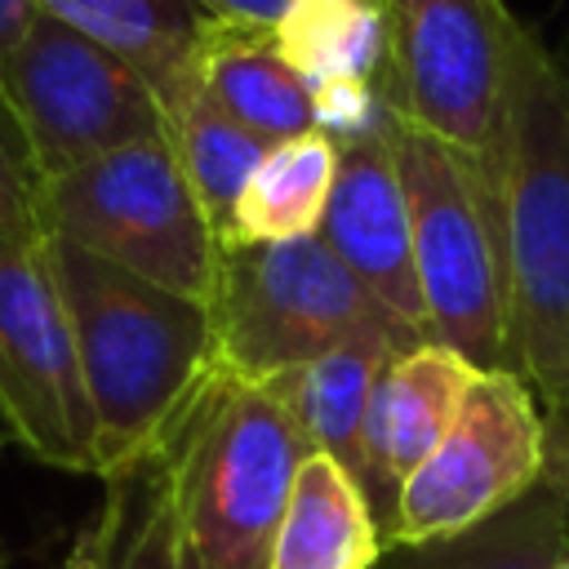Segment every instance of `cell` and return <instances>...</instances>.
<instances>
[{
  "label": "cell",
  "instance_id": "6da1fadb",
  "mask_svg": "<svg viewBox=\"0 0 569 569\" xmlns=\"http://www.w3.org/2000/svg\"><path fill=\"white\" fill-rule=\"evenodd\" d=\"M44 240L93 413V476L107 480L147 462L218 369L213 316L209 302Z\"/></svg>",
  "mask_w": 569,
  "mask_h": 569
},
{
  "label": "cell",
  "instance_id": "7a4b0ae2",
  "mask_svg": "<svg viewBox=\"0 0 569 569\" xmlns=\"http://www.w3.org/2000/svg\"><path fill=\"white\" fill-rule=\"evenodd\" d=\"M511 373L547 409L569 391V67L516 27L493 151Z\"/></svg>",
  "mask_w": 569,
  "mask_h": 569
},
{
  "label": "cell",
  "instance_id": "3957f363",
  "mask_svg": "<svg viewBox=\"0 0 569 569\" xmlns=\"http://www.w3.org/2000/svg\"><path fill=\"white\" fill-rule=\"evenodd\" d=\"M307 440L262 387L213 369L151 453L178 569H267Z\"/></svg>",
  "mask_w": 569,
  "mask_h": 569
},
{
  "label": "cell",
  "instance_id": "277c9868",
  "mask_svg": "<svg viewBox=\"0 0 569 569\" xmlns=\"http://www.w3.org/2000/svg\"><path fill=\"white\" fill-rule=\"evenodd\" d=\"M209 316L218 369L244 382H271L365 338L418 347V338L369 298L320 236L222 244Z\"/></svg>",
  "mask_w": 569,
  "mask_h": 569
},
{
  "label": "cell",
  "instance_id": "5b68a950",
  "mask_svg": "<svg viewBox=\"0 0 569 569\" xmlns=\"http://www.w3.org/2000/svg\"><path fill=\"white\" fill-rule=\"evenodd\" d=\"M391 151L413 218V271L427 338L476 369H511L507 271L493 187L476 160L396 116Z\"/></svg>",
  "mask_w": 569,
  "mask_h": 569
},
{
  "label": "cell",
  "instance_id": "8992f818",
  "mask_svg": "<svg viewBox=\"0 0 569 569\" xmlns=\"http://www.w3.org/2000/svg\"><path fill=\"white\" fill-rule=\"evenodd\" d=\"M40 231L196 302L213 298L222 240L169 138L133 142L44 178Z\"/></svg>",
  "mask_w": 569,
  "mask_h": 569
},
{
  "label": "cell",
  "instance_id": "52a82bcc",
  "mask_svg": "<svg viewBox=\"0 0 569 569\" xmlns=\"http://www.w3.org/2000/svg\"><path fill=\"white\" fill-rule=\"evenodd\" d=\"M387 27L382 89L396 116L467 160L493 187L516 18L502 0H378Z\"/></svg>",
  "mask_w": 569,
  "mask_h": 569
},
{
  "label": "cell",
  "instance_id": "ba28073f",
  "mask_svg": "<svg viewBox=\"0 0 569 569\" xmlns=\"http://www.w3.org/2000/svg\"><path fill=\"white\" fill-rule=\"evenodd\" d=\"M547 471V418L511 369H480L458 418L400 485L387 542H436L520 502Z\"/></svg>",
  "mask_w": 569,
  "mask_h": 569
},
{
  "label": "cell",
  "instance_id": "9c48e42d",
  "mask_svg": "<svg viewBox=\"0 0 569 569\" xmlns=\"http://www.w3.org/2000/svg\"><path fill=\"white\" fill-rule=\"evenodd\" d=\"M0 418L31 458L93 471V413L44 231H0Z\"/></svg>",
  "mask_w": 569,
  "mask_h": 569
},
{
  "label": "cell",
  "instance_id": "30bf717a",
  "mask_svg": "<svg viewBox=\"0 0 569 569\" xmlns=\"http://www.w3.org/2000/svg\"><path fill=\"white\" fill-rule=\"evenodd\" d=\"M0 80L22 116L40 173H67L133 142L164 138L156 89L111 49L40 9Z\"/></svg>",
  "mask_w": 569,
  "mask_h": 569
},
{
  "label": "cell",
  "instance_id": "8fae6325",
  "mask_svg": "<svg viewBox=\"0 0 569 569\" xmlns=\"http://www.w3.org/2000/svg\"><path fill=\"white\" fill-rule=\"evenodd\" d=\"M391 129L369 142L338 147V178L320 222V240L382 311H391L418 342H431L413 271V218L391 151Z\"/></svg>",
  "mask_w": 569,
  "mask_h": 569
},
{
  "label": "cell",
  "instance_id": "7c38bea8",
  "mask_svg": "<svg viewBox=\"0 0 569 569\" xmlns=\"http://www.w3.org/2000/svg\"><path fill=\"white\" fill-rule=\"evenodd\" d=\"M476 373L480 369L471 360L440 342L405 347L378 373L360 431V489L382 525V538L391 529L400 485L445 440Z\"/></svg>",
  "mask_w": 569,
  "mask_h": 569
},
{
  "label": "cell",
  "instance_id": "4fadbf2b",
  "mask_svg": "<svg viewBox=\"0 0 569 569\" xmlns=\"http://www.w3.org/2000/svg\"><path fill=\"white\" fill-rule=\"evenodd\" d=\"M40 9L124 58L164 111L200 80V49L218 22L200 0H40Z\"/></svg>",
  "mask_w": 569,
  "mask_h": 569
},
{
  "label": "cell",
  "instance_id": "5bb4252c",
  "mask_svg": "<svg viewBox=\"0 0 569 569\" xmlns=\"http://www.w3.org/2000/svg\"><path fill=\"white\" fill-rule=\"evenodd\" d=\"M382 547V525L356 476L329 453H307L267 569H373Z\"/></svg>",
  "mask_w": 569,
  "mask_h": 569
},
{
  "label": "cell",
  "instance_id": "9a60e30c",
  "mask_svg": "<svg viewBox=\"0 0 569 569\" xmlns=\"http://www.w3.org/2000/svg\"><path fill=\"white\" fill-rule=\"evenodd\" d=\"M200 84L267 147L311 133V84L280 58L271 31L213 22L200 49Z\"/></svg>",
  "mask_w": 569,
  "mask_h": 569
},
{
  "label": "cell",
  "instance_id": "2e32d148",
  "mask_svg": "<svg viewBox=\"0 0 569 569\" xmlns=\"http://www.w3.org/2000/svg\"><path fill=\"white\" fill-rule=\"evenodd\" d=\"M405 342L396 338H365L347 342L302 369H289L271 382H262L298 422L302 440L311 453H329L342 462L356 485H360V431H365V409L373 396L378 373L387 369L391 356H400Z\"/></svg>",
  "mask_w": 569,
  "mask_h": 569
},
{
  "label": "cell",
  "instance_id": "e0dca14e",
  "mask_svg": "<svg viewBox=\"0 0 569 569\" xmlns=\"http://www.w3.org/2000/svg\"><path fill=\"white\" fill-rule=\"evenodd\" d=\"M569 551V489L538 480L485 525L436 542H387L373 569H551Z\"/></svg>",
  "mask_w": 569,
  "mask_h": 569
},
{
  "label": "cell",
  "instance_id": "ac0fdd59",
  "mask_svg": "<svg viewBox=\"0 0 569 569\" xmlns=\"http://www.w3.org/2000/svg\"><path fill=\"white\" fill-rule=\"evenodd\" d=\"M338 178V147L325 133H298L267 147L262 164L240 191L227 244H267L320 236L329 196Z\"/></svg>",
  "mask_w": 569,
  "mask_h": 569
},
{
  "label": "cell",
  "instance_id": "d6986e66",
  "mask_svg": "<svg viewBox=\"0 0 569 569\" xmlns=\"http://www.w3.org/2000/svg\"><path fill=\"white\" fill-rule=\"evenodd\" d=\"M164 138L204 209L213 236L227 244L240 191L253 178V169L262 164L267 142H258L249 129H240L200 80L164 111Z\"/></svg>",
  "mask_w": 569,
  "mask_h": 569
},
{
  "label": "cell",
  "instance_id": "ffe728a7",
  "mask_svg": "<svg viewBox=\"0 0 569 569\" xmlns=\"http://www.w3.org/2000/svg\"><path fill=\"white\" fill-rule=\"evenodd\" d=\"M271 40L307 84L378 80L387 62L378 0H289Z\"/></svg>",
  "mask_w": 569,
  "mask_h": 569
},
{
  "label": "cell",
  "instance_id": "44dd1931",
  "mask_svg": "<svg viewBox=\"0 0 569 569\" xmlns=\"http://www.w3.org/2000/svg\"><path fill=\"white\" fill-rule=\"evenodd\" d=\"M120 480H124V520H120L111 569H178L173 520H169L156 458L120 471Z\"/></svg>",
  "mask_w": 569,
  "mask_h": 569
},
{
  "label": "cell",
  "instance_id": "7402d4cb",
  "mask_svg": "<svg viewBox=\"0 0 569 569\" xmlns=\"http://www.w3.org/2000/svg\"><path fill=\"white\" fill-rule=\"evenodd\" d=\"M396 124V107L378 80H329L311 84V129L333 147L369 142Z\"/></svg>",
  "mask_w": 569,
  "mask_h": 569
},
{
  "label": "cell",
  "instance_id": "603a6c76",
  "mask_svg": "<svg viewBox=\"0 0 569 569\" xmlns=\"http://www.w3.org/2000/svg\"><path fill=\"white\" fill-rule=\"evenodd\" d=\"M40 196H44L40 160L0 80V231H40Z\"/></svg>",
  "mask_w": 569,
  "mask_h": 569
},
{
  "label": "cell",
  "instance_id": "cb8c5ba5",
  "mask_svg": "<svg viewBox=\"0 0 569 569\" xmlns=\"http://www.w3.org/2000/svg\"><path fill=\"white\" fill-rule=\"evenodd\" d=\"M120 520H124V480L111 476L102 507L93 511V520L80 525L76 542L67 547V556H62L53 569H111L116 538H120Z\"/></svg>",
  "mask_w": 569,
  "mask_h": 569
},
{
  "label": "cell",
  "instance_id": "d4e9b609",
  "mask_svg": "<svg viewBox=\"0 0 569 569\" xmlns=\"http://www.w3.org/2000/svg\"><path fill=\"white\" fill-rule=\"evenodd\" d=\"M200 4L218 22L244 27V31H271L284 18V9H289V0H200Z\"/></svg>",
  "mask_w": 569,
  "mask_h": 569
},
{
  "label": "cell",
  "instance_id": "484cf974",
  "mask_svg": "<svg viewBox=\"0 0 569 569\" xmlns=\"http://www.w3.org/2000/svg\"><path fill=\"white\" fill-rule=\"evenodd\" d=\"M547 418V480L569 489V391L542 409Z\"/></svg>",
  "mask_w": 569,
  "mask_h": 569
},
{
  "label": "cell",
  "instance_id": "4316f807",
  "mask_svg": "<svg viewBox=\"0 0 569 569\" xmlns=\"http://www.w3.org/2000/svg\"><path fill=\"white\" fill-rule=\"evenodd\" d=\"M40 18V0H0V62L18 49V40Z\"/></svg>",
  "mask_w": 569,
  "mask_h": 569
},
{
  "label": "cell",
  "instance_id": "83f0119b",
  "mask_svg": "<svg viewBox=\"0 0 569 569\" xmlns=\"http://www.w3.org/2000/svg\"><path fill=\"white\" fill-rule=\"evenodd\" d=\"M551 569H569V551H565V556H560V560H556Z\"/></svg>",
  "mask_w": 569,
  "mask_h": 569
}]
</instances>
